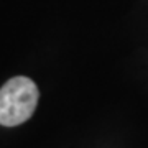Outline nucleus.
Listing matches in <instances>:
<instances>
[{"label": "nucleus", "mask_w": 148, "mask_h": 148, "mask_svg": "<svg viewBox=\"0 0 148 148\" xmlns=\"http://www.w3.org/2000/svg\"><path fill=\"white\" fill-rule=\"evenodd\" d=\"M40 92L30 77L18 76L0 89V125L15 127L27 122L38 106Z\"/></svg>", "instance_id": "1"}]
</instances>
